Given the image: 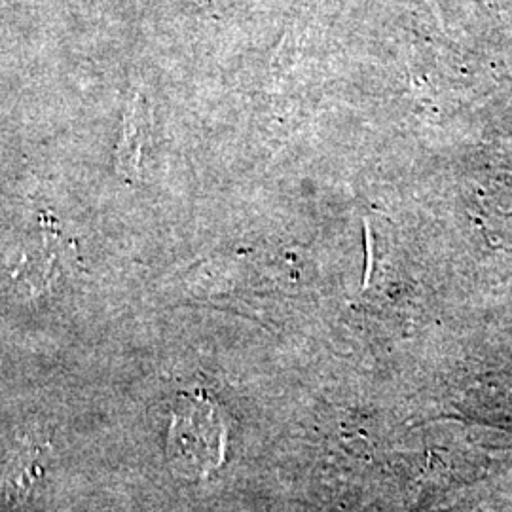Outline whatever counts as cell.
<instances>
[{
	"instance_id": "cell-1",
	"label": "cell",
	"mask_w": 512,
	"mask_h": 512,
	"mask_svg": "<svg viewBox=\"0 0 512 512\" xmlns=\"http://www.w3.org/2000/svg\"><path fill=\"white\" fill-rule=\"evenodd\" d=\"M147 101L141 90H133L124 110L122 135L116 150V171L126 183L141 179V156L147 141Z\"/></svg>"
},
{
	"instance_id": "cell-2",
	"label": "cell",
	"mask_w": 512,
	"mask_h": 512,
	"mask_svg": "<svg viewBox=\"0 0 512 512\" xmlns=\"http://www.w3.org/2000/svg\"><path fill=\"white\" fill-rule=\"evenodd\" d=\"M46 458L48 450L42 446H25L12 458L2 478V490L10 503L23 501L33 492L46 471Z\"/></svg>"
}]
</instances>
